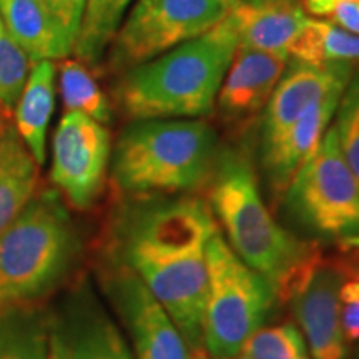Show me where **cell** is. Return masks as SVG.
Wrapping results in <instances>:
<instances>
[{
    "label": "cell",
    "instance_id": "cell-6",
    "mask_svg": "<svg viewBox=\"0 0 359 359\" xmlns=\"http://www.w3.org/2000/svg\"><path fill=\"white\" fill-rule=\"evenodd\" d=\"M278 299L273 285L236 257L219 228L206 246L201 343L210 358L231 359L262 330Z\"/></svg>",
    "mask_w": 359,
    "mask_h": 359
},
{
    "label": "cell",
    "instance_id": "cell-4",
    "mask_svg": "<svg viewBox=\"0 0 359 359\" xmlns=\"http://www.w3.org/2000/svg\"><path fill=\"white\" fill-rule=\"evenodd\" d=\"M217 137L203 120H138L116 142L111 177L133 196L195 190L212 177Z\"/></svg>",
    "mask_w": 359,
    "mask_h": 359
},
{
    "label": "cell",
    "instance_id": "cell-29",
    "mask_svg": "<svg viewBox=\"0 0 359 359\" xmlns=\"http://www.w3.org/2000/svg\"><path fill=\"white\" fill-rule=\"evenodd\" d=\"M339 302H341V304H349V303L359 302V281L358 280L343 281V285H341V288H339Z\"/></svg>",
    "mask_w": 359,
    "mask_h": 359
},
{
    "label": "cell",
    "instance_id": "cell-9",
    "mask_svg": "<svg viewBox=\"0 0 359 359\" xmlns=\"http://www.w3.org/2000/svg\"><path fill=\"white\" fill-rule=\"evenodd\" d=\"M110 135L103 123L80 111H65L53 135L50 178L77 210L93 205L105 183Z\"/></svg>",
    "mask_w": 359,
    "mask_h": 359
},
{
    "label": "cell",
    "instance_id": "cell-19",
    "mask_svg": "<svg viewBox=\"0 0 359 359\" xmlns=\"http://www.w3.org/2000/svg\"><path fill=\"white\" fill-rule=\"evenodd\" d=\"M0 20L32 64L69 57L37 0H0Z\"/></svg>",
    "mask_w": 359,
    "mask_h": 359
},
{
    "label": "cell",
    "instance_id": "cell-36",
    "mask_svg": "<svg viewBox=\"0 0 359 359\" xmlns=\"http://www.w3.org/2000/svg\"><path fill=\"white\" fill-rule=\"evenodd\" d=\"M231 359H248V358H246V356H245V354H241V353H240V354H238V356H235V358H231Z\"/></svg>",
    "mask_w": 359,
    "mask_h": 359
},
{
    "label": "cell",
    "instance_id": "cell-12",
    "mask_svg": "<svg viewBox=\"0 0 359 359\" xmlns=\"http://www.w3.org/2000/svg\"><path fill=\"white\" fill-rule=\"evenodd\" d=\"M339 268L318 262L290 296L293 313L313 359H346L348 346L341 325Z\"/></svg>",
    "mask_w": 359,
    "mask_h": 359
},
{
    "label": "cell",
    "instance_id": "cell-37",
    "mask_svg": "<svg viewBox=\"0 0 359 359\" xmlns=\"http://www.w3.org/2000/svg\"><path fill=\"white\" fill-rule=\"evenodd\" d=\"M0 27H2V20H0Z\"/></svg>",
    "mask_w": 359,
    "mask_h": 359
},
{
    "label": "cell",
    "instance_id": "cell-38",
    "mask_svg": "<svg viewBox=\"0 0 359 359\" xmlns=\"http://www.w3.org/2000/svg\"><path fill=\"white\" fill-rule=\"evenodd\" d=\"M358 359H359V356H358Z\"/></svg>",
    "mask_w": 359,
    "mask_h": 359
},
{
    "label": "cell",
    "instance_id": "cell-33",
    "mask_svg": "<svg viewBox=\"0 0 359 359\" xmlns=\"http://www.w3.org/2000/svg\"><path fill=\"white\" fill-rule=\"evenodd\" d=\"M6 114H7V111L4 110L2 107H0V130L6 127V125H4V116H6Z\"/></svg>",
    "mask_w": 359,
    "mask_h": 359
},
{
    "label": "cell",
    "instance_id": "cell-28",
    "mask_svg": "<svg viewBox=\"0 0 359 359\" xmlns=\"http://www.w3.org/2000/svg\"><path fill=\"white\" fill-rule=\"evenodd\" d=\"M341 325L346 341L359 339V302L344 304V308H341Z\"/></svg>",
    "mask_w": 359,
    "mask_h": 359
},
{
    "label": "cell",
    "instance_id": "cell-21",
    "mask_svg": "<svg viewBox=\"0 0 359 359\" xmlns=\"http://www.w3.org/2000/svg\"><path fill=\"white\" fill-rule=\"evenodd\" d=\"M0 359H48V316L42 309L0 308Z\"/></svg>",
    "mask_w": 359,
    "mask_h": 359
},
{
    "label": "cell",
    "instance_id": "cell-14",
    "mask_svg": "<svg viewBox=\"0 0 359 359\" xmlns=\"http://www.w3.org/2000/svg\"><path fill=\"white\" fill-rule=\"evenodd\" d=\"M290 57L238 47L228 67L217 103L228 115H250L262 110L288 69Z\"/></svg>",
    "mask_w": 359,
    "mask_h": 359
},
{
    "label": "cell",
    "instance_id": "cell-3",
    "mask_svg": "<svg viewBox=\"0 0 359 359\" xmlns=\"http://www.w3.org/2000/svg\"><path fill=\"white\" fill-rule=\"evenodd\" d=\"M236 48L228 15L201 37L128 69L116 90L122 110L137 122L210 114Z\"/></svg>",
    "mask_w": 359,
    "mask_h": 359
},
{
    "label": "cell",
    "instance_id": "cell-30",
    "mask_svg": "<svg viewBox=\"0 0 359 359\" xmlns=\"http://www.w3.org/2000/svg\"><path fill=\"white\" fill-rule=\"evenodd\" d=\"M344 250H348V251H353V253L359 255V241H356V243H351V245L344 246Z\"/></svg>",
    "mask_w": 359,
    "mask_h": 359
},
{
    "label": "cell",
    "instance_id": "cell-20",
    "mask_svg": "<svg viewBox=\"0 0 359 359\" xmlns=\"http://www.w3.org/2000/svg\"><path fill=\"white\" fill-rule=\"evenodd\" d=\"M290 58L302 64L325 67L359 62V35L323 19L309 17L308 24L291 43Z\"/></svg>",
    "mask_w": 359,
    "mask_h": 359
},
{
    "label": "cell",
    "instance_id": "cell-25",
    "mask_svg": "<svg viewBox=\"0 0 359 359\" xmlns=\"http://www.w3.org/2000/svg\"><path fill=\"white\" fill-rule=\"evenodd\" d=\"M30 58L24 48L0 27V107L6 111L15 109L30 74Z\"/></svg>",
    "mask_w": 359,
    "mask_h": 359
},
{
    "label": "cell",
    "instance_id": "cell-17",
    "mask_svg": "<svg viewBox=\"0 0 359 359\" xmlns=\"http://www.w3.org/2000/svg\"><path fill=\"white\" fill-rule=\"evenodd\" d=\"M32 65L15 105V130L39 167H42L47 156L48 123L55 109V65L52 60Z\"/></svg>",
    "mask_w": 359,
    "mask_h": 359
},
{
    "label": "cell",
    "instance_id": "cell-11",
    "mask_svg": "<svg viewBox=\"0 0 359 359\" xmlns=\"http://www.w3.org/2000/svg\"><path fill=\"white\" fill-rule=\"evenodd\" d=\"M48 359H135L114 321L88 291L48 316Z\"/></svg>",
    "mask_w": 359,
    "mask_h": 359
},
{
    "label": "cell",
    "instance_id": "cell-8",
    "mask_svg": "<svg viewBox=\"0 0 359 359\" xmlns=\"http://www.w3.org/2000/svg\"><path fill=\"white\" fill-rule=\"evenodd\" d=\"M228 0H137L111 47L115 67L140 65L198 39L230 15Z\"/></svg>",
    "mask_w": 359,
    "mask_h": 359
},
{
    "label": "cell",
    "instance_id": "cell-31",
    "mask_svg": "<svg viewBox=\"0 0 359 359\" xmlns=\"http://www.w3.org/2000/svg\"><path fill=\"white\" fill-rule=\"evenodd\" d=\"M191 359H213V358H210L208 354H205V353L200 349V351H195V356H193Z\"/></svg>",
    "mask_w": 359,
    "mask_h": 359
},
{
    "label": "cell",
    "instance_id": "cell-34",
    "mask_svg": "<svg viewBox=\"0 0 359 359\" xmlns=\"http://www.w3.org/2000/svg\"><path fill=\"white\" fill-rule=\"evenodd\" d=\"M359 257V255H358ZM354 280L359 281V264H356V268H354Z\"/></svg>",
    "mask_w": 359,
    "mask_h": 359
},
{
    "label": "cell",
    "instance_id": "cell-13",
    "mask_svg": "<svg viewBox=\"0 0 359 359\" xmlns=\"http://www.w3.org/2000/svg\"><path fill=\"white\" fill-rule=\"evenodd\" d=\"M353 64L314 67L296 62L283 74L264 107L263 151L280 142L291 125L314 103L344 92L351 79Z\"/></svg>",
    "mask_w": 359,
    "mask_h": 359
},
{
    "label": "cell",
    "instance_id": "cell-32",
    "mask_svg": "<svg viewBox=\"0 0 359 359\" xmlns=\"http://www.w3.org/2000/svg\"><path fill=\"white\" fill-rule=\"evenodd\" d=\"M246 4H266V2H275V0H241Z\"/></svg>",
    "mask_w": 359,
    "mask_h": 359
},
{
    "label": "cell",
    "instance_id": "cell-23",
    "mask_svg": "<svg viewBox=\"0 0 359 359\" xmlns=\"http://www.w3.org/2000/svg\"><path fill=\"white\" fill-rule=\"evenodd\" d=\"M60 92L67 111H80L103 125L110 122L109 100L80 60H65L62 64Z\"/></svg>",
    "mask_w": 359,
    "mask_h": 359
},
{
    "label": "cell",
    "instance_id": "cell-27",
    "mask_svg": "<svg viewBox=\"0 0 359 359\" xmlns=\"http://www.w3.org/2000/svg\"><path fill=\"white\" fill-rule=\"evenodd\" d=\"M37 2L50 22L53 32L70 55L77 42L87 0H37Z\"/></svg>",
    "mask_w": 359,
    "mask_h": 359
},
{
    "label": "cell",
    "instance_id": "cell-1",
    "mask_svg": "<svg viewBox=\"0 0 359 359\" xmlns=\"http://www.w3.org/2000/svg\"><path fill=\"white\" fill-rule=\"evenodd\" d=\"M217 230L208 201L195 196L130 206L116 223V262L145 283L193 351L203 348L206 246Z\"/></svg>",
    "mask_w": 359,
    "mask_h": 359
},
{
    "label": "cell",
    "instance_id": "cell-7",
    "mask_svg": "<svg viewBox=\"0 0 359 359\" xmlns=\"http://www.w3.org/2000/svg\"><path fill=\"white\" fill-rule=\"evenodd\" d=\"M291 218L313 235L346 246L359 241V182L341 151L334 127L303 161L285 190Z\"/></svg>",
    "mask_w": 359,
    "mask_h": 359
},
{
    "label": "cell",
    "instance_id": "cell-10",
    "mask_svg": "<svg viewBox=\"0 0 359 359\" xmlns=\"http://www.w3.org/2000/svg\"><path fill=\"white\" fill-rule=\"evenodd\" d=\"M105 285L132 338L135 359H191L182 331L132 269L115 262Z\"/></svg>",
    "mask_w": 359,
    "mask_h": 359
},
{
    "label": "cell",
    "instance_id": "cell-18",
    "mask_svg": "<svg viewBox=\"0 0 359 359\" xmlns=\"http://www.w3.org/2000/svg\"><path fill=\"white\" fill-rule=\"evenodd\" d=\"M39 165L15 127L0 130V235L35 195Z\"/></svg>",
    "mask_w": 359,
    "mask_h": 359
},
{
    "label": "cell",
    "instance_id": "cell-22",
    "mask_svg": "<svg viewBox=\"0 0 359 359\" xmlns=\"http://www.w3.org/2000/svg\"><path fill=\"white\" fill-rule=\"evenodd\" d=\"M133 0H87L74 52L82 64L95 65L114 42Z\"/></svg>",
    "mask_w": 359,
    "mask_h": 359
},
{
    "label": "cell",
    "instance_id": "cell-16",
    "mask_svg": "<svg viewBox=\"0 0 359 359\" xmlns=\"http://www.w3.org/2000/svg\"><path fill=\"white\" fill-rule=\"evenodd\" d=\"M344 92L331 93L304 111L275 145L263 151V167L275 190L285 191L303 161L321 142Z\"/></svg>",
    "mask_w": 359,
    "mask_h": 359
},
{
    "label": "cell",
    "instance_id": "cell-26",
    "mask_svg": "<svg viewBox=\"0 0 359 359\" xmlns=\"http://www.w3.org/2000/svg\"><path fill=\"white\" fill-rule=\"evenodd\" d=\"M333 125L348 167L359 182V79L344 90Z\"/></svg>",
    "mask_w": 359,
    "mask_h": 359
},
{
    "label": "cell",
    "instance_id": "cell-5",
    "mask_svg": "<svg viewBox=\"0 0 359 359\" xmlns=\"http://www.w3.org/2000/svg\"><path fill=\"white\" fill-rule=\"evenodd\" d=\"M80 240L58 193L35 191L0 235V308L35 304L69 276Z\"/></svg>",
    "mask_w": 359,
    "mask_h": 359
},
{
    "label": "cell",
    "instance_id": "cell-15",
    "mask_svg": "<svg viewBox=\"0 0 359 359\" xmlns=\"http://www.w3.org/2000/svg\"><path fill=\"white\" fill-rule=\"evenodd\" d=\"M230 20L238 47L290 57L291 43L308 24L309 15L299 0H275L233 7Z\"/></svg>",
    "mask_w": 359,
    "mask_h": 359
},
{
    "label": "cell",
    "instance_id": "cell-35",
    "mask_svg": "<svg viewBox=\"0 0 359 359\" xmlns=\"http://www.w3.org/2000/svg\"><path fill=\"white\" fill-rule=\"evenodd\" d=\"M228 2H231L233 4V6H240V4H241V0H228Z\"/></svg>",
    "mask_w": 359,
    "mask_h": 359
},
{
    "label": "cell",
    "instance_id": "cell-24",
    "mask_svg": "<svg viewBox=\"0 0 359 359\" xmlns=\"http://www.w3.org/2000/svg\"><path fill=\"white\" fill-rule=\"evenodd\" d=\"M241 354L248 359H313L303 333L291 323L258 330Z\"/></svg>",
    "mask_w": 359,
    "mask_h": 359
},
{
    "label": "cell",
    "instance_id": "cell-2",
    "mask_svg": "<svg viewBox=\"0 0 359 359\" xmlns=\"http://www.w3.org/2000/svg\"><path fill=\"white\" fill-rule=\"evenodd\" d=\"M208 182V205L226 233V243L241 262L271 283L278 299H290L306 273L320 262L318 251L273 218L245 155L238 151L218 155Z\"/></svg>",
    "mask_w": 359,
    "mask_h": 359
}]
</instances>
